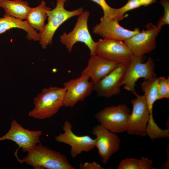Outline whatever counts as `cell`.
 Returning <instances> with one entry per match:
<instances>
[{"label":"cell","mask_w":169,"mask_h":169,"mask_svg":"<svg viewBox=\"0 0 169 169\" xmlns=\"http://www.w3.org/2000/svg\"><path fill=\"white\" fill-rule=\"evenodd\" d=\"M23 159L15 156L19 162L25 163L35 169H75L67 157L59 152L51 149L41 143L34 146Z\"/></svg>","instance_id":"1"},{"label":"cell","mask_w":169,"mask_h":169,"mask_svg":"<svg viewBox=\"0 0 169 169\" xmlns=\"http://www.w3.org/2000/svg\"><path fill=\"white\" fill-rule=\"evenodd\" d=\"M65 92L66 90L64 87L51 86L43 89L34 98L35 106L28 113V115L39 120L54 115L64 106Z\"/></svg>","instance_id":"2"},{"label":"cell","mask_w":169,"mask_h":169,"mask_svg":"<svg viewBox=\"0 0 169 169\" xmlns=\"http://www.w3.org/2000/svg\"><path fill=\"white\" fill-rule=\"evenodd\" d=\"M67 0H57L55 7L47 11L48 23L40 34V44L43 49H46L52 44L53 37L58 28L64 22L74 16H79L84 12L82 8L72 11L66 10L64 7Z\"/></svg>","instance_id":"3"},{"label":"cell","mask_w":169,"mask_h":169,"mask_svg":"<svg viewBox=\"0 0 169 169\" xmlns=\"http://www.w3.org/2000/svg\"><path fill=\"white\" fill-rule=\"evenodd\" d=\"M130 110L124 104L105 107L95 115L100 124L112 133L126 131Z\"/></svg>","instance_id":"4"},{"label":"cell","mask_w":169,"mask_h":169,"mask_svg":"<svg viewBox=\"0 0 169 169\" xmlns=\"http://www.w3.org/2000/svg\"><path fill=\"white\" fill-rule=\"evenodd\" d=\"M144 59V56L133 57L130 61L121 83V85H124L125 90L134 95L136 93L135 86L139 79L143 78L145 80L156 76L154 71L155 65L152 59L149 57L145 63Z\"/></svg>","instance_id":"5"},{"label":"cell","mask_w":169,"mask_h":169,"mask_svg":"<svg viewBox=\"0 0 169 169\" xmlns=\"http://www.w3.org/2000/svg\"><path fill=\"white\" fill-rule=\"evenodd\" d=\"M90 14L88 10L83 12L79 15L73 30L68 33L64 32L60 36V42L65 46L69 52H71L76 43L81 42L88 47L90 56L95 55L96 42L92 38L88 28V21Z\"/></svg>","instance_id":"6"},{"label":"cell","mask_w":169,"mask_h":169,"mask_svg":"<svg viewBox=\"0 0 169 169\" xmlns=\"http://www.w3.org/2000/svg\"><path fill=\"white\" fill-rule=\"evenodd\" d=\"M134 95L136 98L131 101L133 108L128 118L126 131L130 135L144 137L147 135L150 112L144 96L137 93Z\"/></svg>","instance_id":"7"},{"label":"cell","mask_w":169,"mask_h":169,"mask_svg":"<svg viewBox=\"0 0 169 169\" xmlns=\"http://www.w3.org/2000/svg\"><path fill=\"white\" fill-rule=\"evenodd\" d=\"M95 53L117 64L129 62L134 56L124 41L105 38L96 42Z\"/></svg>","instance_id":"8"},{"label":"cell","mask_w":169,"mask_h":169,"mask_svg":"<svg viewBox=\"0 0 169 169\" xmlns=\"http://www.w3.org/2000/svg\"><path fill=\"white\" fill-rule=\"evenodd\" d=\"M42 135L41 131H30L23 128L16 120H13L8 131L0 137V141L5 140L12 141L18 146L14 153L18 155L20 148L24 152H28L37 144L41 143L40 136Z\"/></svg>","instance_id":"9"},{"label":"cell","mask_w":169,"mask_h":169,"mask_svg":"<svg viewBox=\"0 0 169 169\" xmlns=\"http://www.w3.org/2000/svg\"><path fill=\"white\" fill-rule=\"evenodd\" d=\"M146 27V30L140 31L124 41L134 56H144L156 47V38L162 27L151 23L147 24Z\"/></svg>","instance_id":"10"},{"label":"cell","mask_w":169,"mask_h":169,"mask_svg":"<svg viewBox=\"0 0 169 169\" xmlns=\"http://www.w3.org/2000/svg\"><path fill=\"white\" fill-rule=\"evenodd\" d=\"M72 126L68 121H65L63 126L64 132L56 136L55 140L59 143L68 145L71 147L70 154L75 158L83 152H88L95 147L96 141L89 136H78L72 130Z\"/></svg>","instance_id":"11"},{"label":"cell","mask_w":169,"mask_h":169,"mask_svg":"<svg viewBox=\"0 0 169 169\" xmlns=\"http://www.w3.org/2000/svg\"><path fill=\"white\" fill-rule=\"evenodd\" d=\"M90 78L81 75L76 78L65 82L64 88L66 92L64 100V106L73 107L79 101H82L94 90V84L89 81Z\"/></svg>","instance_id":"12"},{"label":"cell","mask_w":169,"mask_h":169,"mask_svg":"<svg viewBox=\"0 0 169 169\" xmlns=\"http://www.w3.org/2000/svg\"><path fill=\"white\" fill-rule=\"evenodd\" d=\"M130 61L117 64L110 73L94 84V90L98 96L109 98L120 93L121 83Z\"/></svg>","instance_id":"13"},{"label":"cell","mask_w":169,"mask_h":169,"mask_svg":"<svg viewBox=\"0 0 169 169\" xmlns=\"http://www.w3.org/2000/svg\"><path fill=\"white\" fill-rule=\"evenodd\" d=\"M92 134L96 136L95 147L102 162L106 164L110 157L120 148V140L116 134L112 133L100 124L94 127Z\"/></svg>","instance_id":"14"},{"label":"cell","mask_w":169,"mask_h":169,"mask_svg":"<svg viewBox=\"0 0 169 169\" xmlns=\"http://www.w3.org/2000/svg\"><path fill=\"white\" fill-rule=\"evenodd\" d=\"M100 21L92 31L104 38L125 41L140 31L137 28L134 30L124 28L119 24V21L109 17L103 16Z\"/></svg>","instance_id":"15"},{"label":"cell","mask_w":169,"mask_h":169,"mask_svg":"<svg viewBox=\"0 0 169 169\" xmlns=\"http://www.w3.org/2000/svg\"><path fill=\"white\" fill-rule=\"evenodd\" d=\"M117 65L96 54L91 55L81 75L88 76L95 84L110 73Z\"/></svg>","instance_id":"16"},{"label":"cell","mask_w":169,"mask_h":169,"mask_svg":"<svg viewBox=\"0 0 169 169\" xmlns=\"http://www.w3.org/2000/svg\"><path fill=\"white\" fill-rule=\"evenodd\" d=\"M13 28L22 29L27 33L26 38L28 40L40 41V36L36 30L32 28L26 21H23L5 13L0 18V34Z\"/></svg>","instance_id":"17"},{"label":"cell","mask_w":169,"mask_h":169,"mask_svg":"<svg viewBox=\"0 0 169 169\" xmlns=\"http://www.w3.org/2000/svg\"><path fill=\"white\" fill-rule=\"evenodd\" d=\"M0 7L4 8L5 13L18 19H26L32 8L22 0H0Z\"/></svg>","instance_id":"18"},{"label":"cell","mask_w":169,"mask_h":169,"mask_svg":"<svg viewBox=\"0 0 169 169\" xmlns=\"http://www.w3.org/2000/svg\"><path fill=\"white\" fill-rule=\"evenodd\" d=\"M50 8L46 5L45 2L42 0L38 6L31 8L26 18V21L34 29L39 31L40 35L44 28L45 21L48 15L47 11L51 10Z\"/></svg>","instance_id":"19"},{"label":"cell","mask_w":169,"mask_h":169,"mask_svg":"<svg viewBox=\"0 0 169 169\" xmlns=\"http://www.w3.org/2000/svg\"><path fill=\"white\" fill-rule=\"evenodd\" d=\"M159 77L156 76L145 80L141 84V88L144 93V96L148 109L150 115H153V105L158 99V84Z\"/></svg>","instance_id":"20"},{"label":"cell","mask_w":169,"mask_h":169,"mask_svg":"<svg viewBox=\"0 0 169 169\" xmlns=\"http://www.w3.org/2000/svg\"><path fill=\"white\" fill-rule=\"evenodd\" d=\"M152 161L142 156L140 159L127 158L121 161L118 169H153Z\"/></svg>","instance_id":"21"},{"label":"cell","mask_w":169,"mask_h":169,"mask_svg":"<svg viewBox=\"0 0 169 169\" xmlns=\"http://www.w3.org/2000/svg\"><path fill=\"white\" fill-rule=\"evenodd\" d=\"M141 6L139 0H128L122 7L115 8L114 13L109 17L119 21L123 19L124 14L126 12L139 8Z\"/></svg>","instance_id":"22"},{"label":"cell","mask_w":169,"mask_h":169,"mask_svg":"<svg viewBox=\"0 0 169 169\" xmlns=\"http://www.w3.org/2000/svg\"><path fill=\"white\" fill-rule=\"evenodd\" d=\"M158 84V100L169 98V77H159Z\"/></svg>","instance_id":"23"},{"label":"cell","mask_w":169,"mask_h":169,"mask_svg":"<svg viewBox=\"0 0 169 169\" xmlns=\"http://www.w3.org/2000/svg\"><path fill=\"white\" fill-rule=\"evenodd\" d=\"M160 2L164 8V14L158 20L157 26L162 27L169 24V1L168 0H160Z\"/></svg>","instance_id":"24"},{"label":"cell","mask_w":169,"mask_h":169,"mask_svg":"<svg viewBox=\"0 0 169 169\" xmlns=\"http://www.w3.org/2000/svg\"><path fill=\"white\" fill-rule=\"evenodd\" d=\"M99 4L102 9L105 17H110L114 13L115 9L110 6L105 0H91Z\"/></svg>","instance_id":"25"},{"label":"cell","mask_w":169,"mask_h":169,"mask_svg":"<svg viewBox=\"0 0 169 169\" xmlns=\"http://www.w3.org/2000/svg\"><path fill=\"white\" fill-rule=\"evenodd\" d=\"M79 166L80 169H104L99 164L95 161L91 163L85 162L84 164L80 163Z\"/></svg>","instance_id":"26"},{"label":"cell","mask_w":169,"mask_h":169,"mask_svg":"<svg viewBox=\"0 0 169 169\" xmlns=\"http://www.w3.org/2000/svg\"><path fill=\"white\" fill-rule=\"evenodd\" d=\"M141 4L144 7H146L156 2V0H139Z\"/></svg>","instance_id":"27"}]
</instances>
